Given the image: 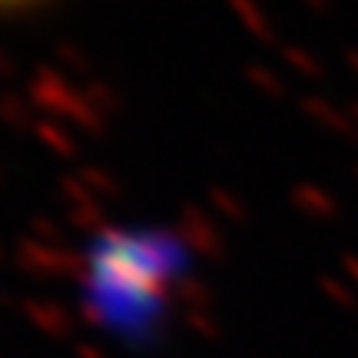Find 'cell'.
Instances as JSON below:
<instances>
[{
	"label": "cell",
	"mask_w": 358,
	"mask_h": 358,
	"mask_svg": "<svg viewBox=\"0 0 358 358\" xmlns=\"http://www.w3.org/2000/svg\"><path fill=\"white\" fill-rule=\"evenodd\" d=\"M40 3H47V0H0V13H27L37 10Z\"/></svg>",
	"instance_id": "obj_1"
},
{
	"label": "cell",
	"mask_w": 358,
	"mask_h": 358,
	"mask_svg": "<svg viewBox=\"0 0 358 358\" xmlns=\"http://www.w3.org/2000/svg\"><path fill=\"white\" fill-rule=\"evenodd\" d=\"M355 66H358V60H355Z\"/></svg>",
	"instance_id": "obj_2"
}]
</instances>
